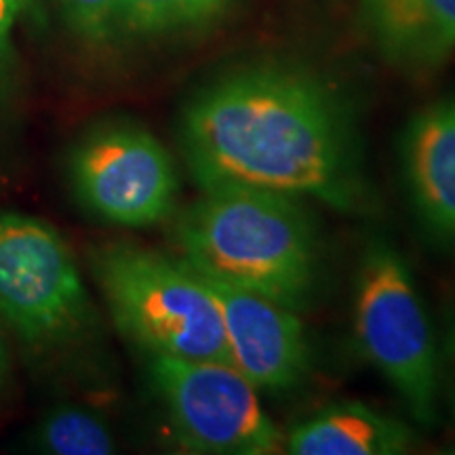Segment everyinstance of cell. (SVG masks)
<instances>
[{
	"mask_svg": "<svg viewBox=\"0 0 455 455\" xmlns=\"http://www.w3.org/2000/svg\"><path fill=\"white\" fill-rule=\"evenodd\" d=\"M7 375H9V352H7V346H4L3 335H0V386L4 384Z\"/></svg>",
	"mask_w": 455,
	"mask_h": 455,
	"instance_id": "cell-17",
	"label": "cell"
},
{
	"mask_svg": "<svg viewBox=\"0 0 455 455\" xmlns=\"http://www.w3.org/2000/svg\"><path fill=\"white\" fill-rule=\"evenodd\" d=\"M235 0H127L124 32L155 36L203 28L220 20Z\"/></svg>",
	"mask_w": 455,
	"mask_h": 455,
	"instance_id": "cell-13",
	"label": "cell"
},
{
	"mask_svg": "<svg viewBox=\"0 0 455 455\" xmlns=\"http://www.w3.org/2000/svg\"><path fill=\"white\" fill-rule=\"evenodd\" d=\"M413 428L363 403H339L295 426L284 439L293 455H398L413 447Z\"/></svg>",
	"mask_w": 455,
	"mask_h": 455,
	"instance_id": "cell-11",
	"label": "cell"
},
{
	"mask_svg": "<svg viewBox=\"0 0 455 455\" xmlns=\"http://www.w3.org/2000/svg\"><path fill=\"white\" fill-rule=\"evenodd\" d=\"M24 0H0V66L7 61L11 49V34L20 15Z\"/></svg>",
	"mask_w": 455,
	"mask_h": 455,
	"instance_id": "cell-15",
	"label": "cell"
},
{
	"mask_svg": "<svg viewBox=\"0 0 455 455\" xmlns=\"http://www.w3.org/2000/svg\"><path fill=\"white\" fill-rule=\"evenodd\" d=\"M358 7L375 47L395 66L428 70L455 51V0H358Z\"/></svg>",
	"mask_w": 455,
	"mask_h": 455,
	"instance_id": "cell-10",
	"label": "cell"
},
{
	"mask_svg": "<svg viewBox=\"0 0 455 455\" xmlns=\"http://www.w3.org/2000/svg\"><path fill=\"white\" fill-rule=\"evenodd\" d=\"M66 24L89 44H106L124 32L127 0H57Z\"/></svg>",
	"mask_w": 455,
	"mask_h": 455,
	"instance_id": "cell-14",
	"label": "cell"
},
{
	"mask_svg": "<svg viewBox=\"0 0 455 455\" xmlns=\"http://www.w3.org/2000/svg\"><path fill=\"white\" fill-rule=\"evenodd\" d=\"M70 186L89 213L123 228L163 224L180 198L173 156L135 123L89 131L70 155Z\"/></svg>",
	"mask_w": 455,
	"mask_h": 455,
	"instance_id": "cell-7",
	"label": "cell"
},
{
	"mask_svg": "<svg viewBox=\"0 0 455 455\" xmlns=\"http://www.w3.org/2000/svg\"><path fill=\"white\" fill-rule=\"evenodd\" d=\"M36 447L51 455H110L116 451L110 426L78 405L53 407L36 428Z\"/></svg>",
	"mask_w": 455,
	"mask_h": 455,
	"instance_id": "cell-12",
	"label": "cell"
},
{
	"mask_svg": "<svg viewBox=\"0 0 455 455\" xmlns=\"http://www.w3.org/2000/svg\"><path fill=\"white\" fill-rule=\"evenodd\" d=\"M91 266L114 325L148 356L230 363L218 299L180 255L118 243Z\"/></svg>",
	"mask_w": 455,
	"mask_h": 455,
	"instance_id": "cell-3",
	"label": "cell"
},
{
	"mask_svg": "<svg viewBox=\"0 0 455 455\" xmlns=\"http://www.w3.org/2000/svg\"><path fill=\"white\" fill-rule=\"evenodd\" d=\"M403 180L415 218L443 247H455V98L436 100L407 123Z\"/></svg>",
	"mask_w": 455,
	"mask_h": 455,
	"instance_id": "cell-9",
	"label": "cell"
},
{
	"mask_svg": "<svg viewBox=\"0 0 455 455\" xmlns=\"http://www.w3.org/2000/svg\"><path fill=\"white\" fill-rule=\"evenodd\" d=\"M443 375L447 378L449 401H451V407L455 413V338L449 333H447V344H445V365H443Z\"/></svg>",
	"mask_w": 455,
	"mask_h": 455,
	"instance_id": "cell-16",
	"label": "cell"
},
{
	"mask_svg": "<svg viewBox=\"0 0 455 455\" xmlns=\"http://www.w3.org/2000/svg\"><path fill=\"white\" fill-rule=\"evenodd\" d=\"M204 281L218 299L230 365L258 390L284 392L304 382L312 348L299 312L212 278Z\"/></svg>",
	"mask_w": 455,
	"mask_h": 455,
	"instance_id": "cell-8",
	"label": "cell"
},
{
	"mask_svg": "<svg viewBox=\"0 0 455 455\" xmlns=\"http://www.w3.org/2000/svg\"><path fill=\"white\" fill-rule=\"evenodd\" d=\"M0 316L32 348L68 344L93 325L70 244L41 218L0 213Z\"/></svg>",
	"mask_w": 455,
	"mask_h": 455,
	"instance_id": "cell-5",
	"label": "cell"
},
{
	"mask_svg": "<svg viewBox=\"0 0 455 455\" xmlns=\"http://www.w3.org/2000/svg\"><path fill=\"white\" fill-rule=\"evenodd\" d=\"M355 335L363 356L382 373L424 428L439 418L443 361L424 299L395 244L373 238L355 276Z\"/></svg>",
	"mask_w": 455,
	"mask_h": 455,
	"instance_id": "cell-4",
	"label": "cell"
},
{
	"mask_svg": "<svg viewBox=\"0 0 455 455\" xmlns=\"http://www.w3.org/2000/svg\"><path fill=\"white\" fill-rule=\"evenodd\" d=\"M180 258L198 275L295 312L321 281V235L304 198L247 186L203 190L175 224Z\"/></svg>",
	"mask_w": 455,
	"mask_h": 455,
	"instance_id": "cell-2",
	"label": "cell"
},
{
	"mask_svg": "<svg viewBox=\"0 0 455 455\" xmlns=\"http://www.w3.org/2000/svg\"><path fill=\"white\" fill-rule=\"evenodd\" d=\"M148 378L188 451L272 455L284 447L259 390L230 363L148 356Z\"/></svg>",
	"mask_w": 455,
	"mask_h": 455,
	"instance_id": "cell-6",
	"label": "cell"
},
{
	"mask_svg": "<svg viewBox=\"0 0 455 455\" xmlns=\"http://www.w3.org/2000/svg\"><path fill=\"white\" fill-rule=\"evenodd\" d=\"M449 335H453V338H455V323L451 327H449Z\"/></svg>",
	"mask_w": 455,
	"mask_h": 455,
	"instance_id": "cell-18",
	"label": "cell"
},
{
	"mask_svg": "<svg viewBox=\"0 0 455 455\" xmlns=\"http://www.w3.org/2000/svg\"><path fill=\"white\" fill-rule=\"evenodd\" d=\"M180 144L201 190L261 188L339 213L373 203L355 112L304 68L253 64L221 74L186 106Z\"/></svg>",
	"mask_w": 455,
	"mask_h": 455,
	"instance_id": "cell-1",
	"label": "cell"
}]
</instances>
